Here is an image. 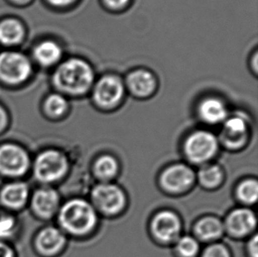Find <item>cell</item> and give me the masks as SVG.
<instances>
[{
  "label": "cell",
  "mask_w": 258,
  "mask_h": 257,
  "mask_svg": "<svg viewBox=\"0 0 258 257\" xmlns=\"http://www.w3.org/2000/svg\"><path fill=\"white\" fill-rule=\"evenodd\" d=\"M181 221L174 212L163 211L154 217L152 222V231L158 240L164 243L178 240L181 233Z\"/></svg>",
  "instance_id": "obj_9"
},
{
  "label": "cell",
  "mask_w": 258,
  "mask_h": 257,
  "mask_svg": "<svg viewBox=\"0 0 258 257\" xmlns=\"http://www.w3.org/2000/svg\"><path fill=\"white\" fill-rule=\"evenodd\" d=\"M195 232L203 240H215L223 233V225L215 218H205L196 225Z\"/></svg>",
  "instance_id": "obj_19"
},
{
  "label": "cell",
  "mask_w": 258,
  "mask_h": 257,
  "mask_svg": "<svg viewBox=\"0 0 258 257\" xmlns=\"http://www.w3.org/2000/svg\"><path fill=\"white\" fill-rule=\"evenodd\" d=\"M226 226L234 236L247 235L256 226L255 213L248 209L235 210L227 217Z\"/></svg>",
  "instance_id": "obj_13"
},
{
  "label": "cell",
  "mask_w": 258,
  "mask_h": 257,
  "mask_svg": "<svg viewBox=\"0 0 258 257\" xmlns=\"http://www.w3.org/2000/svg\"><path fill=\"white\" fill-rule=\"evenodd\" d=\"M29 196L28 185L22 181H14L6 185L0 193L1 202L7 208L21 209L27 203Z\"/></svg>",
  "instance_id": "obj_17"
},
{
  "label": "cell",
  "mask_w": 258,
  "mask_h": 257,
  "mask_svg": "<svg viewBox=\"0 0 258 257\" xmlns=\"http://www.w3.org/2000/svg\"><path fill=\"white\" fill-rule=\"evenodd\" d=\"M92 199L95 207L108 215H115L125 205V196L122 189L111 183H101L93 189Z\"/></svg>",
  "instance_id": "obj_8"
},
{
  "label": "cell",
  "mask_w": 258,
  "mask_h": 257,
  "mask_svg": "<svg viewBox=\"0 0 258 257\" xmlns=\"http://www.w3.org/2000/svg\"><path fill=\"white\" fill-rule=\"evenodd\" d=\"M237 196L239 199L246 204L255 203L258 198L257 181L253 179L242 181L238 187Z\"/></svg>",
  "instance_id": "obj_24"
},
{
  "label": "cell",
  "mask_w": 258,
  "mask_h": 257,
  "mask_svg": "<svg viewBox=\"0 0 258 257\" xmlns=\"http://www.w3.org/2000/svg\"><path fill=\"white\" fill-rule=\"evenodd\" d=\"M68 161L63 153L56 150H46L35 158L33 170L35 178L42 182L58 181L67 174Z\"/></svg>",
  "instance_id": "obj_4"
},
{
  "label": "cell",
  "mask_w": 258,
  "mask_h": 257,
  "mask_svg": "<svg viewBox=\"0 0 258 257\" xmlns=\"http://www.w3.org/2000/svg\"><path fill=\"white\" fill-rule=\"evenodd\" d=\"M33 73L31 60L17 50L0 52V81L9 86H19L30 79Z\"/></svg>",
  "instance_id": "obj_3"
},
{
  "label": "cell",
  "mask_w": 258,
  "mask_h": 257,
  "mask_svg": "<svg viewBox=\"0 0 258 257\" xmlns=\"http://www.w3.org/2000/svg\"><path fill=\"white\" fill-rule=\"evenodd\" d=\"M26 37V28L16 18H5L0 21V44L14 47L21 44Z\"/></svg>",
  "instance_id": "obj_16"
},
{
  "label": "cell",
  "mask_w": 258,
  "mask_h": 257,
  "mask_svg": "<svg viewBox=\"0 0 258 257\" xmlns=\"http://www.w3.org/2000/svg\"><path fill=\"white\" fill-rule=\"evenodd\" d=\"M176 250L181 256L194 257L199 253V244L193 237H181L176 243Z\"/></svg>",
  "instance_id": "obj_25"
},
{
  "label": "cell",
  "mask_w": 258,
  "mask_h": 257,
  "mask_svg": "<svg viewBox=\"0 0 258 257\" xmlns=\"http://www.w3.org/2000/svg\"><path fill=\"white\" fill-rule=\"evenodd\" d=\"M222 170L216 165H211L203 167L202 169L199 171V181L206 188H215L222 181Z\"/></svg>",
  "instance_id": "obj_23"
},
{
  "label": "cell",
  "mask_w": 258,
  "mask_h": 257,
  "mask_svg": "<svg viewBox=\"0 0 258 257\" xmlns=\"http://www.w3.org/2000/svg\"><path fill=\"white\" fill-rule=\"evenodd\" d=\"M17 229V222L14 217L3 215L0 217V239H7L14 235Z\"/></svg>",
  "instance_id": "obj_26"
},
{
  "label": "cell",
  "mask_w": 258,
  "mask_h": 257,
  "mask_svg": "<svg viewBox=\"0 0 258 257\" xmlns=\"http://www.w3.org/2000/svg\"><path fill=\"white\" fill-rule=\"evenodd\" d=\"M218 140L213 133L199 131L192 133L185 142L184 151L188 160L194 163H203L215 155Z\"/></svg>",
  "instance_id": "obj_6"
},
{
  "label": "cell",
  "mask_w": 258,
  "mask_h": 257,
  "mask_svg": "<svg viewBox=\"0 0 258 257\" xmlns=\"http://www.w3.org/2000/svg\"><path fill=\"white\" fill-rule=\"evenodd\" d=\"M203 257H230V254L227 247H224L223 245L215 244L206 248Z\"/></svg>",
  "instance_id": "obj_27"
},
{
  "label": "cell",
  "mask_w": 258,
  "mask_h": 257,
  "mask_svg": "<svg viewBox=\"0 0 258 257\" xmlns=\"http://www.w3.org/2000/svg\"><path fill=\"white\" fill-rule=\"evenodd\" d=\"M126 86L138 97H147L154 94L157 82L153 73L146 70H137L127 77Z\"/></svg>",
  "instance_id": "obj_14"
},
{
  "label": "cell",
  "mask_w": 258,
  "mask_h": 257,
  "mask_svg": "<svg viewBox=\"0 0 258 257\" xmlns=\"http://www.w3.org/2000/svg\"><path fill=\"white\" fill-rule=\"evenodd\" d=\"M49 5L55 7H67L75 3L77 0H46Z\"/></svg>",
  "instance_id": "obj_29"
},
{
  "label": "cell",
  "mask_w": 258,
  "mask_h": 257,
  "mask_svg": "<svg viewBox=\"0 0 258 257\" xmlns=\"http://www.w3.org/2000/svg\"><path fill=\"white\" fill-rule=\"evenodd\" d=\"M66 243V236L58 228L48 226L39 232L35 239L36 247L42 254L52 255L59 252Z\"/></svg>",
  "instance_id": "obj_15"
},
{
  "label": "cell",
  "mask_w": 258,
  "mask_h": 257,
  "mask_svg": "<svg viewBox=\"0 0 258 257\" xmlns=\"http://www.w3.org/2000/svg\"><path fill=\"white\" fill-rule=\"evenodd\" d=\"M52 82L60 94L83 95L94 86V70L85 60L69 58L57 65L53 73Z\"/></svg>",
  "instance_id": "obj_1"
},
{
  "label": "cell",
  "mask_w": 258,
  "mask_h": 257,
  "mask_svg": "<svg viewBox=\"0 0 258 257\" xmlns=\"http://www.w3.org/2000/svg\"><path fill=\"white\" fill-rule=\"evenodd\" d=\"M69 103L66 96L60 93L50 94L46 97L43 108L46 114L52 117H60L68 110Z\"/></svg>",
  "instance_id": "obj_21"
},
{
  "label": "cell",
  "mask_w": 258,
  "mask_h": 257,
  "mask_svg": "<svg viewBox=\"0 0 258 257\" xmlns=\"http://www.w3.org/2000/svg\"><path fill=\"white\" fill-rule=\"evenodd\" d=\"M105 5L111 10H122L129 5L131 0H103Z\"/></svg>",
  "instance_id": "obj_28"
},
{
  "label": "cell",
  "mask_w": 258,
  "mask_h": 257,
  "mask_svg": "<svg viewBox=\"0 0 258 257\" xmlns=\"http://www.w3.org/2000/svg\"><path fill=\"white\" fill-rule=\"evenodd\" d=\"M94 171L98 177L102 180H109L114 177L118 171V163L115 158L105 155L95 162Z\"/></svg>",
  "instance_id": "obj_22"
},
{
  "label": "cell",
  "mask_w": 258,
  "mask_h": 257,
  "mask_svg": "<svg viewBox=\"0 0 258 257\" xmlns=\"http://www.w3.org/2000/svg\"><path fill=\"white\" fill-rule=\"evenodd\" d=\"M247 125L243 119L232 117L225 122V137L228 144L237 145L242 141Z\"/></svg>",
  "instance_id": "obj_20"
},
{
  "label": "cell",
  "mask_w": 258,
  "mask_h": 257,
  "mask_svg": "<svg viewBox=\"0 0 258 257\" xmlns=\"http://www.w3.org/2000/svg\"><path fill=\"white\" fill-rule=\"evenodd\" d=\"M30 158L21 146L15 144L0 146V174L17 177L27 173Z\"/></svg>",
  "instance_id": "obj_5"
},
{
  "label": "cell",
  "mask_w": 258,
  "mask_h": 257,
  "mask_svg": "<svg viewBox=\"0 0 258 257\" xmlns=\"http://www.w3.org/2000/svg\"><path fill=\"white\" fill-rule=\"evenodd\" d=\"M10 3L16 5V6H26L28 4L31 3L33 0H8Z\"/></svg>",
  "instance_id": "obj_33"
},
{
  "label": "cell",
  "mask_w": 258,
  "mask_h": 257,
  "mask_svg": "<svg viewBox=\"0 0 258 257\" xmlns=\"http://www.w3.org/2000/svg\"><path fill=\"white\" fill-rule=\"evenodd\" d=\"M124 95V85L115 75H106L94 85L93 99L102 108H112L122 101Z\"/></svg>",
  "instance_id": "obj_7"
},
{
  "label": "cell",
  "mask_w": 258,
  "mask_h": 257,
  "mask_svg": "<svg viewBox=\"0 0 258 257\" xmlns=\"http://www.w3.org/2000/svg\"><path fill=\"white\" fill-rule=\"evenodd\" d=\"M59 196L52 188H39L32 197V207L43 219L51 218L59 208Z\"/></svg>",
  "instance_id": "obj_12"
},
{
  "label": "cell",
  "mask_w": 258,
  "mask_h": 257,
  "mask_svg": "<svg viewBox=\"0 0 258 257\" xmlns=\"http://www.w3.org/2000/svg\"><path fill=\"white\" fill-rule=\"evenodd\" d=\"M199 114L205 122L211 124H218L227 119V108L220 99L206 98L199 104Z\"/></svg>",
  "instance_id": "obj_18"
},
{
  "label": "cell",
  "mask_w": 258,
  "mask_h": 257,
  "mask_svg": "<svg viewBox=\"0 0 258 257\" xmlns=\"http://www.w3.org/2000/svg\"><path fill=\"white\" fill-rule=\"evenodd\" d=\"M8 124V115L7 110L0 105V132H3Z\"/></svg>",
  "instance_id": "obj_30"
},
{
  "label": "cell",
  "mask_w": 258,
  "mask_h": 257,
  "mask_svg": "<svg viewBox=\"0 0 258 257\" xmlns=\"http://www.w3.org/2000/svg\"><path fill=\"white\" fill-rule=\"evenodd\" d=\"M161 184L167 190L174 193L181 192L189 188L194 181L191 168L177 164L168 167L161 174Z\"/></svg>",
  "instance_id": "obj_10"
},
{
  "label": "cell",
  "mask_w": 258,
  "mask_h": 257,
  "mask_svg": "<svg viewBox=\"0 0 258 257\" xmlns=\"http://www.w3.org/2000/svg\"><path fill=\"white\" fill-rule=\"evenodd\" d=\"M0 257H14L12 248L3 242H0Z\"/></svg>",
  "instance_id": "obj_31"
},
{
  "label": "cell",
  "mask_w": 258,
  "mask_h": 257,
  "mask_svg": "<svg viewBox=\"0 0 258 257\" xmlns=\"http://www.w3.org/2000/svg\"><path fill=\"white\" fill-rule=\"evenodd\" d=\"M32 56L37 65L49 68L60 63L63 56V49L59 43L50 39H46L34 46Z\"/></svg>",
  "instance_id": "obj_11"
},
{
  "label": "cell",
  "mask_w": 258,
  "mask_h": 257,
  "mask_svg": "<svg viewBox=\"0 0 258 257\" xmlns=\"http://www.w3.org/2000/svg\"><path fill=\"white\" fill-rule=\"evenodd\" d=\"M257 236L255 235V237L252 239V240H250V242H249V246H248V250H249V253H250L251 257H257Z\"/></svg>",
  "instance_id": "obj_32"
},
{
  "label": "cell",
  "mask_w": 258,
  "mask_h": 257,
  "mask_svg": "<svg viewBox=\"0 0 258 257\" xmlns=\"http://www.w3.org/2000/svg\"><path fill=\"white\" fill-rule=\"evenodd\" d=\"M59 223L63 229L75 235L89 233L97 224L94 206L82 199L67 202L60 209Z\"/></svg>",
  "instance_id": "obj_2"
}]
</instances>
